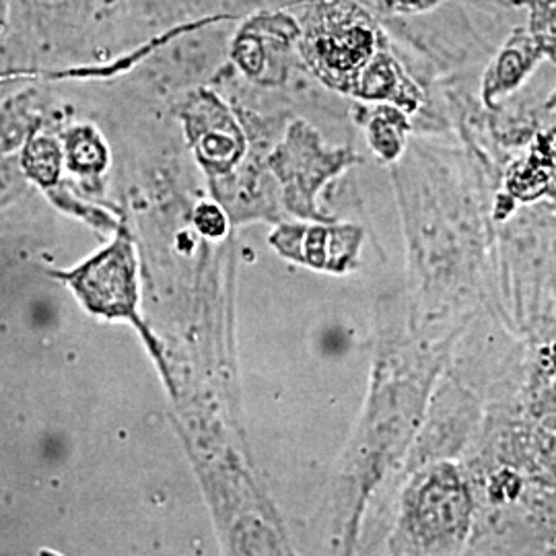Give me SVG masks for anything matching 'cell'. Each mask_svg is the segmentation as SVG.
Segmentation results:
<instances>
[{"instance_id":"6da1fadb","label":"cell","mask_w":556,"mask_h":556,"mask_svg":"<svg viewBox=\"0 0 556 556\" xmlns=\"http://www.w3.org/2000/svg\"><path fill=\"white\" fill-rule=\"evenodd\" d=\"M66 278L89 309L108 316H132L137 287L135 258L128 239L119 238L110 250L89 260Z\"/></svg>"},{"instance_id":"7a4b0ae2","label":"cell","mask_w":556,"mask_h":556,"mask_svg":"<svg viewBox=\"0 0 556 556\" xmlns=\"http://www.w3.org/2000/svg\"><path fill=\"white\" fill-rule=\"evenodd\" d=\"M415 521L422 542H454L464 534L468 523V498L450 472H438L422 484L415 505Z\"/></svg>"},{"instance_id":"3957f363","label":"cell","mask_w":556,"mask_h":556,"mask_svg":"<svg viewBox=\"0 0 556 556\" xmlns=\"http://www.w3.org/2000/svg\"><path fill=\"white\" fill-rule=\"evenodd\" d=\"M66 160L73 172H100L105 153L98 135L91 128L71 130L66 137Z\"/></svg>"},{"instance_id":"277c9868","label":"cell","mask_w":556,"mask_h":556,"mask_svg":"<svg viewBox=\"0 0 556 556\" xmlns=\"http://www.w3.org/2000/svg\"><path fill=\"white\" fill-rule=\"evenodd\" d=\"M60 161V147L54 140L48 137L29 140L25 149V169L29 172V176L50 184L59 176Z\"/></svg>"},{"instance_id":"5b68a950","label":"cell","mask_w":556,"mask_h":556,"mask_svg":"<svg viewBox=\"0 0 556 556\" xmlns=\"http://www.w3.org/2000/svg\"><path fill=\"white\" fill-rule=\"evenodd\" d=\"M9 17V0H0V29L7 25Z\"/></svg>"}]
</instances>
